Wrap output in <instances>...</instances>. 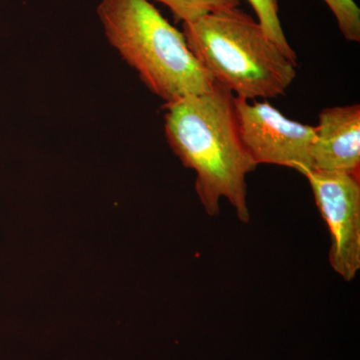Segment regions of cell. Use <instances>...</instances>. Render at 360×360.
<instances>
[{
	"instance_id": "8",
	"label": "cell",
	"mask_w": 360,
	"mask_h": 360,
	"mask_svg": "<svg viewBox=\"0 0 360 360\" xmlns=\"http://www.w3.org/2000/svg\"><path fill=\"white\" fill-rule=\"evenodd\" d=\"M165 4L174 14L175 20L191 22L206 14L229 11L240 6L239 0H148Z\"/></svg>"
},
{
	"instance_id": "6",
	"label": "cell",
	"mask_w": 360,
	"mask_h": 360,
	"mask_svg": "<svg viewBox=\"0 0 360 360\" xmlns=\"http://www.w3.org/2000/svg\"><path fill=\"white\" fill-rule=\"evenodd\" d=\"M315 134L312 170L345 172L359 179V104L322 110Z\"/></svg>"
},
{
	"instance_id": "2",
	"label": "cell",
	"mask_w": 360,
	"mask_h": 360,
	"mask_svg": "<svg viewBox=\"0 0 360 360\" xmlns=\"http://www.w3.org/2000/svg\"><path fill=\"white\" fill-rule=\"evenodd\" d=\"M182 33L206 72L234 96L276 98L295 80L296 65L238 7L182 23Z\"/></svg>"
},
{
	"instance_id": "1",
	"label": "cell",
	"mask_w": 360,
	"mask_h": 360,
	"mask_svg": "<svg viewBox=\"0 0 360 360\" xmlns=\"http://www.w3.org/2000/svg\"><path fill=\"white\" fill-rule=\"evenodd\" d=\"M234 94L214 82L205 94L165 104L168 144L196 174L195 191L210 217L219 214L225 198L243 224L250 219L246 176L257 163L248 155L234 112Z\"/></svg>"
},
{
	"instance_id": "4",
	"label": "cell",
	"mask_w": 360,
	"mask_h": 360,
	"mask_svg": "<svg viewBox=\"0 0 360 360\" xmlns=\"http://www.w3.org/2000/svg\"><path fill=\"white\" fill-rule=\"evenodd\" d=\"M239 136L258 165L292 168L305 175L312 170L315 127L285 117L269 103L234 98Z\"/></svg>"
},
{
	"instance_id": "9",
	"label": "cell",
	"mask_w": 360,
	"mask_h": 360,
	"mask_svg": "<svg viewBox=\"0 0 360 360\" xmlns=\"http://www.w3.org/2000/svg\"><path fill=\"white\" fill-rule=\"evenodd\" d=\"M335 14L338 28L348 41H360V9L354 0H323Z\"/></svg>"
},
{
	"instance_id": "7",
	"label": "cell",
	"mask_w": 360,
	"mask_h": 360,
	"mask_svg": "<svg viewBox=\"0 0 360 360\" xmlns=\"http://www.w3.org/2000/svg\"><path fill=\"white\" fill-rule=\"evenodd\" d=\"M248 1L255 9L258 23L264 27L266 34L276 42L284 56L290 59L293 65L297 66V56L288 44L279 20V7L277 0H248Z\"/></svg>"
},
{
	"instance_id": "5",
	"label": "cell",
	"mask_w": 360,
	"mask_h": 360,
	"mask_svg": "<svg viewBox=\"0 0 360 360\" xmlns=\"http://www.w3.org/2000/svg\"><path fill=\"white\" fill-rule=\"evenodd\" d=\"M304 176L330 232L329 264L345 281H354L360 269L359 179L319 170H310Z\"/></svg>"
},
{
	"instance_id": "3",
	"label": "cell",
	"mask_w": 360,
	"mask_h": 360,
	"mask_svg": "<svg viewBox=\"0 0 360 360\" xmlns=\"http://www.w3.org/2000/svg\"><path fill=\"white\" fill-rule=\"evenodd\" d=\"M97 15L111 46L165 104L213 86L184 33L148 0H101Z\"/></svg>"
}]
</instances>
